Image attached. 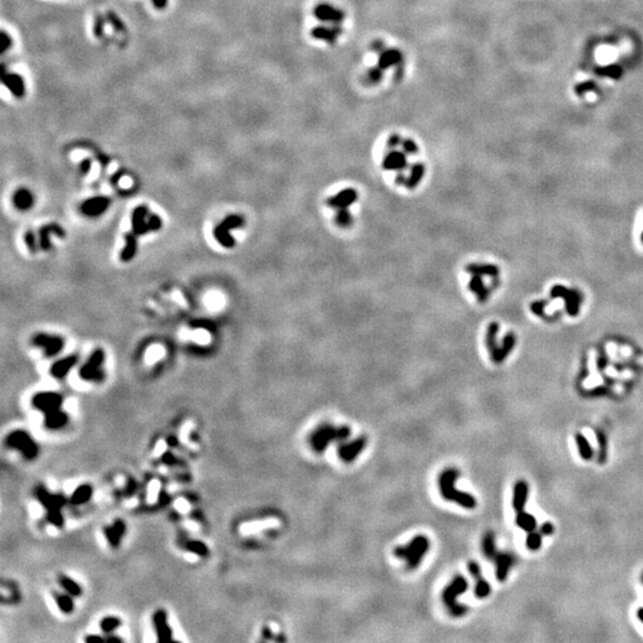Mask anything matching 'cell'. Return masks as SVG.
<instances>
[{"instance_id":"obj_47","label":"cell","mask_w":643,"mask_h":643,"mask_svg":"<svg viewBox=\"0 0 643 643\" xmlns=\"http://www.w3.org/2000/svg\"><path fill=\"white\" fill-rule=\"evenodd\" d=\"M96 641H104L103 637L96 636V635H92V636L86 637V642H96Z\"/></svg>"},{"instance_id":"obj_42","label":"cell","mask_w":643,"mask_h":643,"mask_svg":"<svg viewBox=\"0 0 643 643\" xmlns=\"http://www.w3.org/2000/svg\"><path fill=\"white\" fill-rule=\"evenodd\" d=\"M382 74H383V70H381L379 67L373 69H370L367 73V80L370 81L371 84H378V82L382 79Z\"/></svg>"},{"instance_id":"obj_16","label":"cell","mask_w":643,"mask_h":643,"mask_svg":"<svg viewBox=\"0 0 643 643\" xmlns=\"http://www.w3.org/2000/svg\"><path fill=\"white\" fill-rule=\"evenodd\" d=\"M492 561L494 562L495 566V577H497L498 581L503 582L505 581L507 579V575H509L511 568H512L513 563H515V558L512 554L510 553H504V552H497V554L494 555V558L492 559Z\"/></svg>"},{"instance_id":"obj_26","label":"cell","mask_w":643,"mask_h":643,"mask_svg":"<svg viewBox=\"0 0 643 643\" xmlns=\"http://www.w3.org/2000/svg\"><path fill=\"white\" fill-rule=\"evenodd\" d=\"M37 497L41 500V503L47 507L48 511L51 510H61V507L65 504V499L59 495H52L44 490V488H39L37 490Z\"/></svg>"},{"instance_id":"obj_11","label":"cell","mask_w":643,"mask_h":643,"mask_svg":"<svg viewBox=\"0 0 643 643\" xmlns=\"http://www.w3.org/2000/svg\"><path fill=\"white\" fill-rule=\"evenodd\" d=\"M105 354L101 349H97L88 357L87 362L81 367L80 377L87 381H101L104 379V373L100 366L103 364Z\"/></svg>"},{"instance_id":"obj_32","label":"cell","mask_w":643,"mask_h":643,"mask_svg":"<svg viewBox=\"0 0 643 643\" xmlns=\"http://www.w3.org/2000/svg\"><path fill=\"white\" fill-rule=\"evenodd\" d=\"M481 548H483V554L485 558L492 560L494 555L497 554V546H495V537L492 531H487L484 535L483 542H481Z\"/></svg>"},{"instance_id":"obj_22","label":"cell","mask_w":643,"mask_h":643,"mask_svg":"<svg viewBox=\"0 0 643 643\" xmlns=\"http://www.w3.org/2000/svg\"><path fill=\"white\" fill-rule=\"evenodd\" d=\"M51 235L59 236V237H65V230H63L59 224H55V223L44 225V227L41 228L39 230L41 249H43V250L50 249V247H51L50 236Z\"/></svg>"},{"instance_id":"obj_29","label":"cell","mask_w":643,"mask_h":643,"mask_svg":"<svg viewBox=\"0 0 643 643\" xmlns=\"http://www.w3.org/2000/svg\"><path fill=\"white\" fill-rule=\"evenodd\" d=\"M13 204L21 211H25V210L31 208L33 204V197L31 192L25 189L18 190L13 195Z\"/></svg>"},{"instance_id":"obj_13","label":"cell","mask_w":643,"mask_h":643,"mask_svg":"<svg viewBox=\"0 0 643 643\" xmlns=\"http://www.w3.org/2000/svg\"><path fill=\"white\" fill-rule=\"evenodd\" d=\"M32 343L35 344L36 347L42 348L44 354L49 357L58 355L59 353L62 351L63 344H65L61 337L55 336V335H48V334L35 335L32 338Z\"/></svg>"},{"instance_id":"obj_4","label":"cell","mask_w":643,"mask_h":643,"mask_svg":"<svg viewBox=\"0 0 643 643\" xmlns=\"http://www.w3.org/2000/svg\"><path fill=\"white\" fill-rule=\"evenodd\" d=\"M429 550H430V540L426 535H416L404 546H398L394 549V555L397 559L403 560L406 568L415 571L423 562Z\"/></svg>"},{"instance_id":"obj_36","label":"cell","mask_w":643,"mask_h":643,"mask_svg":"<svg viewBox=\"0 0 643 643\" xmlns=\"http://www.w3.org/2000/svg\"><path fill=\"white\" fill-rule=\"evenodd\" d=\"M525 543L529 550H531V552L539 550L541 546H542V534L536 532V531L529 532L528 536H526Z\"/></svg>"},{"instance_id":"obj_48","label":"cell","mask_w":643,"mask_h":643,"mask_svg":"<svg viewBox=\"0 0 643 643\" xmlns=\"http://www.w3.org/2000/svg\"><path fill=\"white\" fill-rule=\"evenodd\" d=\"M636 615H637V618L640 619L641 622L643 623V608H640V609H638L637 612H636Z\"/></svg>"},{"instance_id":"obj_31","label":"cell","mask_w":643,"mask_h":643,"mask_svg":"<svg viewBox=\"0 0 643 643\" xmlns=\"http://www.w3.org/2000/svg\"><path fill=\"white\" fill-rule=\"evenodd\" d=\"M516 524L517 526H520L522 530H524V531H528V532L535 531L537 528L536 518L534 517L532 515L525 512L524 510L517 512Z\"/></svg>"},{"instance_id":"obj_41","label":"cell","mask_w":643,"mask_h":643,"mask_svg":"<svg viewBox=\"0 0 643 643\" xmlns=\"http://www.w3.org/2000/svg\"><path fill=\"white\" fill-rule=\"evenodd\" d=\"M24 238H25V243H26V247H28V249L31 251V253H36L37 249H39V243H37L35 234H33L32 231H28L25 234Z\"/></svg>"},{"instance_id":"obj_35","label":"cell","mask_w":643,"mask_h":643,"mask_svg":"<svg viewBox=\"0 0 643 643\" xmlns=\"http://www.w3.org/2000/svg\"><path fill=\"white\" fill-rule=\"evenodd\" d=\"M92 495V487L88 486V485H82V486L78 487L75 492L71 495L70 502L73 504H77V505H80V504H84L86 502H88L89 498Z\"/></svg>"},{"instance_id":"obj_14","label":"cell","mask_w":643,"mask_h":643,"mask_svg":"<svg viewBox=\"0 0 643 643\" xmlns=\"http://www.w3.org/2000/svg\"><path fill=\"white\" fill-rule=\"evenodd\" d=\"M32 404L36 409L41 410L47 415V413L60 410V406L62 404V397L55 392H41L33 397Z\"/></svg>"},{"instance_id":"obj_43","label":"cell","mask_w":643,"mask_h":643,"mask_svg":"<svg viewBox=\"0 0 643 643\" xmlns=\"http://www.w3.org/2000/svg\"><path fill=\"white\" fill-rule=\"evenodd\" d=\"M401 149L409 154V155H415L418 153V146L416 142L412 140H403L401 141Z\"/></svg>"},{"instance_id":"obj_28","label":"cell","mask_w":643,"mask_h":643,"mask_svg":"<svg viewBox=\"0 0 643 643\" xmlns=\"http://www.w3.org/2000/svg\"><path fill=\"white\" fill-rule=\"evenodd\" d=\"M124 534H125V524L122 521H116L111 526H107L105 529V535L107 537V541L114 547L118 546Z\"/></svg>"},{"instance_id":"obj_6","label":"cell","mask_w":643,"mask_h":643,"mask_svg":"<svg viewBox=\"0 0 643 643\" xmlns=\"http://www.w3.org/2000/svg\"><path fill=\"white\" fill-rule=\"evenodd\" d=\"M133 232L136 236L145 235L149 231H157L162 227V221L156 214H150L146 206L141 205L134 210L131 216Z\"/></svg>"},{"instance_id":"obj_44","label":"cell","mask_w":643,"mask_h":643,"mask_svg":"<svg viewBox=\"0 0 643 643\" xmlns=\"http://www.w3.org/2000/svg\"><path fill=\"white\" fill-rule=\"evenodd\" d=\"M48 520L50 523H52L56 526H61L63 523V518H62L61 512H60V510L48 511Z\"/></svg>"},{"instance_id":"obj_45","label":"cell","mask_w":643,"mask_h":643,"mask_svg":"<svg viewBox=\"0 0 643 643\" xmlns=\"http://www.w3.org/2000/svg\"><path fill=\"white\" fill-rule=\"evenodd\" d=\"M554 530H555L554 525H553L550 522H546V523H543L540 526V532L542 534L543 536L552 535V534H554Z\"/></svg>"},{"instance_id":"obj_25","label":"cell","mask_w":643,"mask_h":643,"mask_svg":"<svg viewBox=\"0 0 643 643\" xmlns=\"http://www.w3.org/2000/svg\"><path fill=\"white\" fill-rule=\"evenodd\" d=\"M341 32H342V30L338 28V26H334V28L317 26V28L312 29L311 35L316 40L324 41V42H328L329 44H334L335 42H336L337 37L341 35Z\"/></svg>"},{"instance_id":"obj_27","label":"cell","mask_w":643,"mask_h":643,"mask_svg":"<svg viewBox=\"0 0 643 643\" xmlns=\"http://www.w3.org/2000/svg\"><path fill=\"white\" fill-rule=\"evenodd\" d=\"M136 238H137V236L135 235L133 231L126 232L125 236H124V240H125V247L123 248L122 253H120V260H122L123 262L130 261L131 259H134L135 255H136V249H137Z\"/></svg>"},{"instance_id":"obj_49","label":"cell","mask_w":643,"mask_h":643,"mask_svg":"<svg viewBox=\"0 0 643 643\" xmlns=\"http://www.w3.org/2000/svg\"><path fill=\"white\" fill-rule=\"evenodd\" d=\"M642 581H643V577H642Z\"/></svg>"},{"instance_id":"obj_23","label":"cell","mask_w":643,"mask_h":643,"mask_svg":"<svg viewBox=\"0 0 643 643\" xmlns=\"http://www.w3.org/2000/svg\"><path fill=\"white\" fill-rule=\"evenodd\" d=\"M401 61H403V54L398 49H385L379 56L378 67L381 70H386L390 67L399 65Z\"/></svg>"},{"instance_id":"obj_8","label":"cell","mask_w":643,"mask_h":643,"mask_svg":"<svg viewBox=\"0 0 643 643\" xmlns=\"http://www.w3.org/2000/svg\"><path fill=\"white\" fill-rule=\"evenodd\" d=\"M396 148H389L390 150L387 152V154L383 157L382 160V168L385 171L389 172H394L397 173L396 176V182L398 185L404 186L405 182V171L409 167V161H408V155L409 154L404 152L403 149H397Z\"/></svg>"},{"instance_id":"obj_33","label":"cell","mask_w":643,"mask_h":643,"mask_svg":"<svg viewBox=\"0 0 643 643\" xmlns=\"http://www.w3.org/2000/svg\"><path fill=\"white\" fill-rule=\"evenodd\" d=\"M67 422H68V416L65 412H62L61 410H56V411L46 415V426L49 429L62 428Z\"/></svg>"},{"instance_id":"obj_30","label":"cell","mask_w":643,"mask_h":643,"mask_svg":"<svg viewBox=\"0 0 643 643\" xmlns=\"http://www.w3.org/2000/svg\"><path fill=\"white\" fill-rule=\"evenodd\" d=\"M575 443H577L579 455H580L581 458H584L585 461L591 460V458L595 456V452H593V448L591 447V445H590L589 439L586 438L584 435L580 434V432H578V434L575 435Z\"/></svg>"},{"instance_id":"obj_34","label":"cell","mask_w":643,"mask_h":643,"mask_svg":"<svg viewBox=\"0 0 643 643\" xmlns=\"http://www.w3.org/2000/svg\"><path fill=\"white\" fill-rule=\"evenodd\" d=\"M596 437H597V443H598V462L599 464H605L608 458V437L607 434L601 430V429H598L596 431Z\"/></svg>"},{"instance_id":"obj_18","label":"cell","mask_w":643,"mask_h":643,"mask_svg":"<svg viewBox=\"0 0 643 643\" xmlns=\"http://www.w3.org/2000/svg\"><path fill=\"white\" fill-rule=\"evenodd\" d=\"M110 199L106 197H95L82 203L81 212L88 217H98L110 206Z\"/></svg>"},{"instance_id":"obj_10","label":"cell","mask_w":643,"mask_h":643,"mask_svg":"<svg viewBox=\"0 0 643 643\" xmlns=\"http://www.w3.org/2000/svg\"><path fill=\"white\" fill-rule=\"evenodd\" d=\"M7 445L11 448L20 450L26 458L36 457L37 453H39L36 443L25 431L17 430L10 434L7 437Z\"/></svg>"},{"instance_id":"obj_39","label":"cell","mask_w":643,"mask_h":643,"mask_svg":"<svg viewBox=\"0 0 643 643\" xmlns=\"http://www.w3.org/2000/svg\"><path fill=\"white\" fill-rule=\"evenodd\" d=\"M120 624V620L116 617H106L100 622V628L104 633H112L117 629Z\"/></svg>"},{"instance_id":"obj_38","label":"cell","mask_w":643,"mask_h":643,"mask_svg":"<svg viewBox=\"0 0 643 643\" xmlns=\"http://www.w3.org/2000/svg\"><path fill=\"white\" fill-rule=\"evenodd\" d=\"M55 599H56V603H58V607L62 612H65V614H69V612L73 611L74 604L69 596L59 595L55 597Z\"/></svg>"},{"instance_id":"obj_21","label":"cell","mask_w":643,"mask_h":643,"mask_svg":"<svg viewBox=\"0 0 643 643\" xmlns=\"http://www.w3.org/2000/svg\"><path fill=\"white\" fill-rule=\"evenodd\" d=\"M424 176H426V166L422 162H416L411 164L406 179L404 182V187L408 190H415L422 183Z\"/></svg>"},{"instance_id":"obj_15","label":"cell","mask_w":643,"mask_h":643,"mask_svg":"<svg viewBox=\"0 0 643 643\" xmlns=\"http://www.w3.org/2000/svg\"><path fill=\"white\" fill-rule=\"evenodd\" d=\"M468 571L475 580V587H474L475 597L479 598V599H484V598L490 596L491 585H490V582H488L487 580H485V579L483 578V573H481V568H480L479 563L475 561H471L468 563Z\"/></svg>"},{"instance_id":"obj_7","label":"cell","mask_w":643,"mask_h":643,"mask_svg":"<svg viewBox=\"0 0 643 643\" xmlns=\"http://www.w3.org/2000/svg\"><path fill=\"white\" fill-rule=\"evenodd\" d=\"M467 272L471 274V281H469V289L474 293L475 297L480 302H484L487 298L488 291L487 285L485 284V277L487 275H497V269L493 266L490 265H471L468 266Z\"/></svg>"},{"instance_id":"obj_46","label":"cell","mask_w":643,"mask_h":643,"mask_svg":"<svg viewBox=\"0 0 643 643\" xmlns=\"http://www.w3.org/2000/svg\"><path fill=\"white\" fill-rule=\"evenodd\" d=\"M373 49H374L375 51H378L379 54H380L381 51L385 50V49H383V44H382V42H375V43L373 44Z\"/></svg>"},{"instance_id":"obj_5","label":"cell","mask_w":643,"mask_h":643,"mask_svg":"<svg viewBox=\"0 0 643 643\" xmlns=\"http://www.w3.org/2000/svg\"><path fill=\"white\" fill-rule=\"evenodd\" d=\"M468 590V581L464 575H456L443 590L442 600L453 617H462L468 612V607L458 603V597Z\"/></svg>"},{"instance_id":"obj_2","label":"cell","mask_w":643,"mask_h":643,"mask_svg":"<svg viewBox=\"0 0 643 643\" xmlns=\"http://www.w3.org/2000/svg\"><path fill=\"white\" fill-rule=\"evenodd\" d=\"M359 199V193L354 189H343L338 191L326 200V206L333 210L335 214V223L341 229H349L354 223V218L351 212L353 205Z\"/></svg>"},{"instance_id":"obj_20","label":"cell","mask_w":643,"mask_h":643,"mask_svg":"<svg viewBox=\"0 0 643 643\" xmlns=\"http://www.w3.org/2000/svg\"><path fill=\"white\" fill-rule=\"evenodd\" d=\"M529 497V485L525 480H518L513 486L512 507L516 512L523 511Z\"/></svg>"},{"instance_id":"obj_12","label":"cell","mask_w":643,"mask_h":643,"mask_svg":"<svg viewBox=\"0 0 643 643\" xmlns=\"http://www.w3.org/2000/svg\"><path fill=\"white\" fill-rule=\"evenodd\" d=\"M366 447L367 437L366 436H360V437H356L349 442H342L337 448V455L341 458V461L345 462V464H351L359 457V455L363 452Z\"/></svg>"},{"instance_id":"obj_40","label":"cell","mask_w":643,"mask_h":643,"mask_svg":"<svg viewBox=\"0 0 643 643\" xmlns=\"http://www.w3.org/2000/svg\"><path fill=\"white\" fill-rule=\"evenodd\" d=\"M187 548H189V550L198 555H205L206 553H208V547H206L203 542H199V541H191V542L187 544Z\"/></svg>"},{"instance_id":"obj_3","label":"cell","mask_w":643,"mask_h":643,"mask_svg":"<svg viewBox=\"0 0 643 643\" xmlns=\"http://www.w3.org/2000/svg\"><path fill=\"white\" fill-rule=\"evenodd\" d=\"M351 434V428L347 426L337 427L332 423H323L311 432L309 443L315 453L322 454L333 442H343Z\"/></svg>"},{"instance_id":"obj_17","label":"cell","mask_w":643,"mask_h":643,"mask_svg":"<svg viewBox=\"0 0 643 643\" xmlns=\"http://www.w3.org/2000/svg\"><path fill=\"white\" fill-rule=\"evenodd\" d=\"M314 13L317 20L321 22H325V23H333L337 25L344 20V12H342L341 10L336 9V7L329 5V4H319V5L316 6Z\"/></svg>"},{"instance_id":"obj_9","label":"cell","mask_w":643,"mask_h":643,"mask_svg":"<svg viewBox=\"0 0 643 643\" xmlns=\"http://www.w3.org/2000/svg\"><path fill=\"white\" fill-rule=\"evenodd\" d=\"M244 224V219L243 217L238 216V214H231V216H228L219 225H217V228L214 229V238L217 240V242L223 246L225 248H232L235 246V240L232 237L230 231L234 230V229H237L243 227Z\"/></svg>"},{"instance_id":"obj_19","label":"cell","mask_w":643,"mask_h":643,"mask_svg":"<svg viewBox=\"0 0 643 643\" xmlns=\"http://www.w3.org/2000/svg\"><path fill=\"white\" fill-rule=\"evenodd\" d=\"M153 620H154V627H155V630H156L157 640L161 642L171 641L173 638V633H172L171 627L168 626L166 612H164L163 610L156 611L153 616Z\"/></svg>"},{"instance_id":"obj_37","label":"cell","mask_w":643,"mask_h":643,"mask_svg":"<svg viewBox=\"0 0 643 643\" xmlns=\"http://www.w3.org/2000/svg\"><path fill=\"white\" fill-rule=\"evenodd\" d=\"M60 584H61L62 587L65 589L67 593H69L70 596H80V593H81L80 586H79L74 580H71L70 578L61 577L60 578Z\"/></svg>"},{"instance_id":"obj_1","label":"cell","mask_w":643,"mask_h":643,"mask_svg":"<svg viewBox=\"0 0 643 643\" xmlns=\"http://www.w3.org/2000/svg\"><path fill=\"white\" fill-rule=\"evenodd\" d=\"M458 476H460V472L456 468L448 467L443 469L437 479L439 493L447 502L457 504L458 506L465 507V509H474L476 506V499L471 493L460 491L455 487V483Z\"/></svg>"},{"instance_id":"obj_24","label":"cell","mask_w":643,"mask_h":643,"mask_svg":"<svg viewBox=\"0 0 643 643\" xmlns=\"http://www.w3.org/2000/svg\"><path fill=\"white\" fill-rule=\"evenodd\" d=\"M78 362V356L77 355H70L67 356L65 359L59 360L58 362H55L52 364L50 373L54 378L56 379H62L65 378L67 374L69 373V371L73 368L75 364Z\"/></svg>"}]
</instances>
